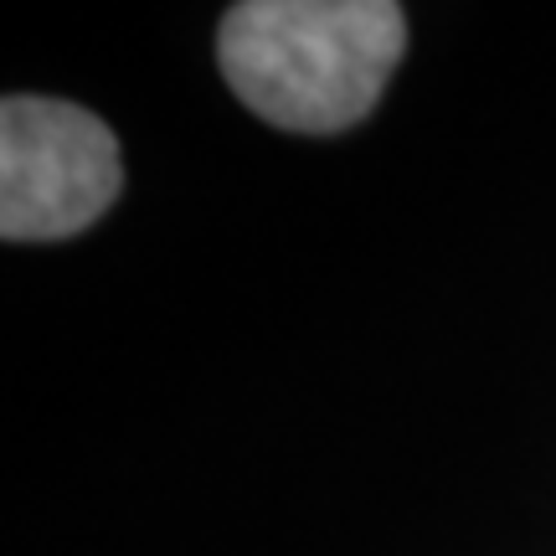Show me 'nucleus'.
I'll return each mask as SVG.
<instances>
[{
  "instance_id": "1",
  "label": "nucleus",
  "mask_w": 556,
  "mask_h": 556,
  "mask_svg": "<svg viewBox=\"0 0 556 556\" xmlns=\"http://www.w3.org/2000/svg\"><path fill=\"white\" fill-rule=\"evenodd\" d=\"M402 47V5L387 0H248L217 31L232 93L294 135H340L366 119Z\"/></svg>"
},
{
  "instance_id": "2",
  "label": "nucleus",
  "mask_w": 556,
  "mask_h": 556,
  "mask_svg": "<svg viewBox=\"0 0 556 556\" xmlns=\"http://www.w3.org/2000/svg\"><path fill=\"white\" fill-rule=\"evenodd\" d=\"M124 186L109 124L62 99H5L0 109V232L11 242L73 238Z\"/></svg>"
}]
</instances>
